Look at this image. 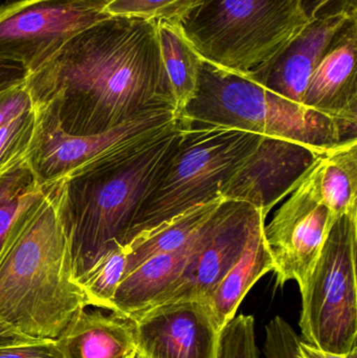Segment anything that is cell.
<instances>
[{"label":"cell","mask_w":357,"mask_h":358,"mask_svg":"<svg viewBox=\"0 0 357 358\" xmlns=\"http://www.w3.org/2000/svg\"><path fill=\"white\" fill-rule=\"evenodd\" d=\"M357 18L346 23L308 81L303 105L337 122L352 136L357 123Z\"/></svg>","instance_id":"cell-15"},{"label":"cell","mask_w":357,"mask_h":358,"mask_svg":"<svg viewBox=\"0 0 357 358\" xmlns=\"http://www.w3.org/2000/svg\"><path fill=\"white\" fill-rule=\"evenodd\" d=\"M213 216L188 243L177 250L155 255L128 273L113 296V310L131 319L152 307L177 281L191 259L205 244Z\"/></svg>","instance_id":"cell-17"},{"label":"cell","mask_w":357,"mask_h":358,"mask_svg":"<svg viewBox=\"0 0 357 358\" xmlns=\"http://www.w3.org/2000/svg\"><path fill=\"white\" fill-rule=\"evenodd\" d=\"M299 353L302 358H357V348L352 350L351 352L339 355V353L321 350L302 340H300L299 342Z\"/></svg>","instance_id":"cell-30"},{"label":"cell","mask_w":357,"mask_h":358,"mask_svg":"<svg viewBox=\"0 0 357 358\" xmlns=\"http://www.w3.org/2000/svg\"><path fill=\"white\" fill-rule=\"evenodd\" d=\"M201 0H109L105 13L180 24Z\"/></svg>","instance_id":"cell-25"},{"label":"cell","mask_w":357,"mask_h":358,"mask_svg":"<svg viewBox=\"0 0 357 358\" xmlns=\"http://www.w3.org/2000/svg\"><path fill=\"white\" fill-rule=\"evenodd\" d=\"M224 199L212 200L140 234L127 246V266L124 278L155 255L171 252L188 243L215 214ZM123 278V279H124Z\"/></svg>","instance_id":"cell-21"},{"label":"cell","mask_w":357,"mask_h":358,"mask_svg":"<svg viewBox=\"0 0 357 358\" xmlns=\"http://www.w3.org/2000/svg\"><path fill=\"white\" fill-rule=\"evenodd\" d=\"M37 129L27 162L42 185H50L73 170L131 143L167 134L182 122L174 108L144 111L125 123L87 136H69L46 107L36 106Z\"/></svg>","instance_id":"cell-9"},{"label":"cell","mask_w":357,"mask_h":358,"mask_svg":"<svg viewBox=\"0 0 357 358\" xmlns=\"http://www.w3.org/2000/svg\"><path fill=\"white\" fill-rule=\"evenodd\" d=\"M161 59L169 78L176 110L182 113L196 92L201 57L187 39L180 24L156 21Z\"/></svg>","instance_id":"cell-22"},{"label":"cell","mask_w":357,"mask_h":358,"mask_svg":"<svg viewBox=\"0 0 357 358\" xmlns=\"http://www.w3.org/2000/svg\"><path fill=\"white\" fill-rule=\"evenodd\" d=\"M312 173L321 198L335 218L357 210V138L325 151Z\"/></svg>","instance_id":"cell-20"},{"label":"cell","mask_w":357,"mask_h":358,"mask_svg":"<svg viewBox=\"0 0 357 358\" xmlns=\"http://www.w3.org/2000/svg\"><path fill=\"white\" fill-rule=\"evenodd\" d=\"M180 115L193 123L283 138L324 151L356 138L330 117L203 59L196 92Z\"/></svg>","instance_id":"cell-4"},{"label":"cell","mask_w":357,"mask_h":358,"mask_svg":"<svg viewBox=\"0 0 357 358\" xmlns=\"http://www.w3.org/2000/svg\"><path fill=\"white\" fill-rule=\"evenodd\" d=\"M308 22L303 0H201L180 27L203 60L247 77Z\"/></svg>","instance_id":"cell-5"},{"label":"cell","mask_w":357,"mask_h":358,"mask_svg":"<svg viewBox=\"0 0 357 358\" xmlns=\"http://www.w3.org/2000/svg\"><path fill=\"white\" fill-rule=\"evenodd\" d=\"M128 358H147V357H145L144 355H142V353H140V352H138V350H136Z\"/></svg>","instance_id":"cell-33"},{"label":"cell","mask_w":357,"mask_h":358,"mask_svg":"<svg viewBox=\"0 0 357 358\" xmlns=\"http://www.w3.org/2000/svg\"><path fill=\"white\" fill-rule=\"evenodd\" d=\"M357 210L333 223L303 287L299 326L303 342L328 352L357 348Z\"/></svg>","instance_id":"cell-7"},{"label":"cell","mask_w":357,"mask_h":358,"mask_svg":"<svg viewBox=\"0 0 357 358\" xmlns=\"http://www.w3.org/2000/svg\"><path fill=\"white\" fill-rule=\"evenodd\" d=\"M337 219L321 198L310 169L264 225L279 286L296 281L303 287Z\"/></svg>","instance_id":"cell-10"},{"label":"cell","mask_w":357,"mask_h":358,"mask_svg":"<svg viewBox=\"0 0 357 358\" xmlns=\"http://www.w3.org/2000/svg\"><path fill=\"white\" fill-rule=\"evenodd\" d=\"M263 213L245 202L224 200L205 244L177 281L153 306L182 301H205L237 262ZM152 306V307H153Z\"/></svg>","instance_id":"cell-11"},{"label":"cell","mask_w":357,"mask_h":358,"mask_svg":"<svg viewBox=\"0 0 357 358\" xmlns=\"http://www.w3.org/2000/svg\"><path fill=\"white\" fill-rule=\"evenodd\" d=\"M29 71L20 63L0 60V92L23 83Z\"/></svg>","instance_id":"cell-29"},{"label":"cell","mask_w":357,"mask_h":358,"mask_svg":"<svg viewBox=\"0 0 357 358\" xmlns=\"http://www.w3.org/2000/svg\"><path fill=\"white\" fill-rule=\"evenodd\" d=\"M62 358H128L136 350L133 320L85 305L54 341Z\"/></svg>","instance_id":"cell-16"},{"label":"cell","mask_w":357,"mask_h":358,"mask_svg":"<svg viewBox=\"0 0 357 358\" xmlns=\"http://www.w3.org/2000/svg\"><path fill=\"white\" fill-rule=\"evenodd\" d=\"M184 123L182 117L171 131L111 151L54 182L77 283L111 248L130 243L140 208Z\"/></svg>","instance_id":"cell-2"},{"label":"cell","mask_w":357,"mask_h":358,"mask_svg":"<svg viewBox=\"0 0 357 358\" xmlns=\"http://www.w3.org/2000/svg\"><path fill=\"white\" fill-rule=\"evenodd\" d=\"M354 18H357L356 0H328L276 57L247 77L303 105L312 71L346 23Z\"/></svg>","instance_id":"cell-13"},{"label":"cell","mask_w":357,"mask_h":358,"mask_svg":"<svg viewBox=\"0 0 357 358\" xmlns=\"http://www.w3.org/2000/svg\"><path fill=\"white\" fill-rule=\"evenodd\" d=\"M38 340L27 338L19 334L10 326L0 321V347L16 346V345L29 344Z\"/></svg>","instance_id":"cell-31"},{"label":"cell","mask_w":357,"mask_h":358,"mask_svg":"<svg viewBox=\"0 0 357 358\" xmlns=\"http://www.w3.org/2000/svg\"><path fill=\"white\" fill-rule=\"evenodd\" d=\"M37 121V107L27 82L0 92V174L27 161Z\"/></svg>","instance_id":"cell-19"},{"label":"cell","mask_w":357,"mask_h":358,"mask_svg":"<svg viewBox=\"0 0 357 358\" xmlns=\"http://www.w3.org/2000/svg\"><path fill=\"white\" fill-rule=\"evenodd\" d=\"M324 152L293 141L263 136L221 187L220 197L245 202L268 217L274 206L299 185Z\"/></svg>","instance_id":"cell-12"},{"label":"cell","mask_w":357,"mask_h":358,"mask_svg":"<svg viewBox=\"0 0 357 358\" xmlns=\"http://www.w3.org/2000/svg\"><path fill=\"white\" fill-rule=\"evenodd\" d=\"M25 82L36 106L46 107L69 136L103 134L151 109L176 110L155 20L98 21Z\"/></svg>","instance_id":"cell-1"},{"label":"cell","mask_w":357,"mask_h":358,"mask_svg":"<svg viewBox=\"0 0 357 358\" xmlns=\"http://www.w3.org/2000/svg\"><path fill=\"white\" fill-rule=\"evenodd\" d=\"M86 300L54 183L15 223L0 254V321L38 341H56Z\"/></svg>","instance_id":"cell-3"},{"label":"cell","mask_w":357,"mask_h":358,"mask_svg":"<svg viewBox=\"0 0 357 358\" xmlns=\"http://www.w3.org/2000/svg\"><path fill=\"white\" fill-rule=\"evenodd\" d=\"M265 218L255 225L240 258L226 273L209 298L205 300L220 329L236 315L245 296L275 264L264 237Z\"/></svg>","instance_id":"cell-18"},{"label":"cell","mask_w":357,"mask_h":358,"mask_svg":"<svg viewBox=\"0 0 357 358\" xmlns=\"http://www.w3.org/2000/svg\"><path fill=\"white\" fill-rule=\"evenodd\" d=\"M126 266V246H115L101 257L78 282L85 296L86 305L112 309L113 296L125 275Z\"/></svg>","instance_id":"cell-24"},{"label":"cell","mask_w":357,"mask_h":358,"mask_svg":"<svg viewBox=\"0 0 357 358\" xmlns=\"http://www.w3.org/2000/svg\"><path fill=\"white\" fill-rule=\"evenodd\" d=\"M325 1H326V2H327V1H328V0H325Z\"/></svg>","instance_id":"cell-34"},{"label":"cell","mask_w":357,"mask_h":358,"mask_svg":"<svg viewBox=\"0 0 357 358\" xmlns=\"http://www.w3.org/2000/svg\"><path fill=\"white\" fill-rule=\"evenodd\" d=\"M325 3H326L325 0H303L304 10H305L306 15H307L309 20L320 10L321 6H324Z\"/></svg>","instance_id":"cell-32"},{"label":"cell","mask_w":357,"mask_h":358,"mask_svg":"<svg viewBox=\"0 0 357 358\" xmlns=\"http://www.w3.org/2000/svg\"><path fill=\"white\" fill-rule=\"evenodd\" d=\"M131 319L136 350L145 357H217L221 329L205 301L165 303Z\"/></svg>","instance_id":"cell-14"},{"label":"cell","mask_w":357,"mask_h":358,"mask_svg":"<svg viewBox=\"0 0 357 358\" xmlns=\"http://www.w3.org/2000/svg\"><path fill=\"white\" fill-rule=\"evenodd\" d=\"M184 120L180 141L140 208L131 241L194 206L221 198V187L263 138Z\"/></svg>","instance_id":"cell-6"},{"label":"cell","mask_w":357,"mask_h":358,"mask_svg":"<svg viewBox=\"0 0 357 358\" xmlns=\"http://www.w3.org/2000/svg\"><path fill=\"white\" fill-rule=\"evenodd\" d=\"M50 185L38 181L27 161L0 174V254L15 223Z\"/></svg>","instance_id":"cell-23"},{"label":"cell","mask_w":357,"mask_h":358,"mask_svg":"<svg viewBox=\"0 0 357 358\" xmlns=\"http://www.w3.org/2000/svg\"><path fill=\"white\" fill-rule=\"evenodd\" d=\"M109 0H15L0 6V60L29 73L68 40L109 16Z\"/></svg>","instance_id":"cell-8"},{"label":"cell","mask_w":357,"mask_h":358,"mask_svg":"<svg viewBox=\"0 0 357 358\" xmlns=\"http://www.w3.org/2000/svg\"><path fill=\"white\" fill-rule=\"evenodd\" d=\"M263 353L265 358H302L299 334L284 317H275L265 326Z\"/></svg>","instance_id":"cell-27"},{"label":"cell","mask_w":357,"mask_h":358,"mask_svg":"<svg viewBox=\"0 0 357 358\" xmlns=\"http://www.w3.org/2000/svg\"><path fill=\"white\" fill-rule=\"evenodd\" d=\"M0 358H62L54 341L0 347Z\"/></svg>","instance_id":"cell-28"},{"label":"cell","mask_w":357,"mask_h":358,"mask_svg":"<svg viewBox=\"0 0 357 358\" xmlns=\"http://www.w3.org/2000/svg\"><path fill=\"white\" fill-rule=\"evenodd\" d=\"M216 358H261L252 315H235L222 328Z\"/></svg>","instance_id":"cell-26"}]
</instances>
